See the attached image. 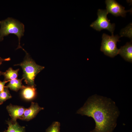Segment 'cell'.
Listing matches in <instances>:
<instances>
[{
  "mask_svg": "<svg viewBox=\"0 0 132 132\" xmlns=\"http://www.w3.org/2000/svg\"><path fill=\"white\" fill-rule=\"evenodd\" d=\"M77 113L94 120L95 126L90 132H113L120 111L111 99L95 94L89 98Z\"/></svg>",
  "mask_w": 132,
  "mask_h": 132,
  "instance_id": "1",
  "label": "cell"
},
{
  "mask_svg": "<svg viewBox=\"0 0 132 132\" xmlns=\"http://www.w3.org/2000/svg\"><path fill=\"white\" fill-rule=\"evenodd\" d=\"M26 55L23 61L15 66H19L23 70L22 78L24 80L25 83L28 86L35 87L34 79L37 75L43 70L44 67L38 65L30 58L29 55L24 49Z\"/></svg>",
  "mask_w": 132,
  "mask_h": 132,
  "instance_id": "2",
  "label": "cell"
},
{
  "mask_svg": "<svg viewBox=\"0 0 132 132\" xmlns=\"http://www.w3.org/2000/svg\"><path fill=\"white\" fill-rule=\"evenodd\" d=\"M0 42L4 38L10 34H13L18 37V45L17 49L22 48L20 45V41L24 32V26L19 21L11 17L0 21Z\"/></svg>",
  "mask_w": 132,
  "mask_h": 132,
  "instance_id": "3",
  "label": "cell"
},
{
  "mask_svg": "<svg viewBox=\"0 0 132 132\" xmlns=\"http://www.w3.org/2000/svg\"><path fill=\"white\" fill-rule=\"evenodd\" d=\"M120 36L117 35L112 34L110 36L103 33L102 36V40L100 50L105 55L113 57L119 54V49L117 46V43L120 41Z\"/></svg>",
  "mask_w": 132,
  "mask_h": 132,
  "instance_id": "4",
  "label": "cell"
},
{
  "mask_svg": "<svg viewBox=\"0 0 132 132\" xmlns=\"http://www.w3.org/2000/svg\"><path fill=\"white\" fill-rule=\"evenodd\" d=\"M106 10L99 9L98 10L97 19L92 22L90 26L97 31H100L103 29L109 31L113 34L115 29L114 23H111L107 17L108 14Z\"/></svg>",
  "mask_w": 132,
  "mask_h": 132,
  "instance_id": "5",
  "label": "cell"
},
{
  "mask_svg": "<svg viewBox=\"0 0 132 132\" xmlns=\"http://www.w3.org/2000/svg\"><path fill=\"white\" fill-rule=\"evenodd\" d=\"M106 10L108 13H110L116 16H125L127 12L132 11V9L129 10H125V8L114 0L105 1Z\"/></svg>",
  "mask_w": 132,
  "mask_h": 132,
  "instance_id": "6",
  "label": "cell"
},
{
  "mask_svg": "<svg viewBox=\"0 0 132 132\" xmlns=\"http://www.w3.org/2000/svg\"><path fill=\"white\" fill-rule=\"evenodd\" d=\"M6 109L11 118V121L15 122L18 119H21L25 109L22 106L13 105L10 104L7 106Z\"/></svg>",
  "mask_w": 132,
  "mask_h": 132,
  "instance_id": "7",
  "label": "cell"
},
{
  "mask_svg": "<svg viewBox=\"0 0 132 132\" xmlns=\"http://www.w3.org/2000/svg\"><path fill=\"white\" fill-rule=\"evenodd\" d=\"M44 109L40 107L37 103L32 102L30 107L25 109L21 120L29 121L34 118L40 111Z\"/></svg>",
  "mask_w": 132,
  "mask_h": 132,
  "instance_id": "8",
  "label": "cell"
},
{
  "mask_svg": "<svg viewBox=\"0 0 132 132\" xmlns=\"http://www.w3.org/2000/svg\"><path fill=\"white\" fill-rule=\"evenodd\" d=\"M124 60L128 62H132V44L131 41L127 42L119 49V54Z\"/></svg>",
  "mask_w": 132,
  "mask_h": 132,
  "instance_id": "9",
  "label": "cell"
},
{
  "mask_svg": "<svg viewBox=\"0 0 132 132\" xmlns=\"http://www.w3.org/2000/svg\"><path fill=\"white\" fill-rule=\"evenodd\" d=\"M36 89L35 87L28 86L22 89L21 94L22 97L28 100H32L36 97Z\"/></svg>",
  "mask_w": 132,
  "mask_h": 132,
  "instance_id": "10",
  "label": "cell"
},
{
  "mask_svg": "<svg viewBox=\"0 0 132 132\" xmlns=\"http://www.w3.org/2000/svg\"><path fill=\"white\" fill-rule=\"evenodd\" d=\"M6 123L8 125L7 129L4 132H25V127L20 126L17 121L13 122L9 120Z\"/></svg>",
  "mask_w": 132,
  "mask_h": 132,
  "instance_id": "11",
  "label": "cell"
},
{
  "mask_svg": "<svg viewBox=\"0 0 132 132\" xmlns=\"http://www.w3.org/2000/svg\"><path fill=\"white\" fill-rule=\"evenodd\" d=\"M23 79L17 78L11 80L9 83L5 86V87L9 88L11 90L17 92L20 89H22L25 86L22 83V81Z\"/></svg>",
  "mask_w": 132,
  "mask_h": 132,
  "instance_id": "12",
  "label": "cell"
},
{
  "mask_svg": "<svg viewBox=\"0 0 132 132\" xmlns=\"http://www.w3.org/2000/svg\"><path fill=\"white\" fill-rule=\"evenodd\" d=\"M19 70L18 69L16 70L10 67L5 72H3V75L4 77V80H9L16 79L18 77V72Z\"/></svg>",
  "mask_w": 132,
  "mask_h": 132,
  "instance_id": "13",
  "label": "cell"
},
{
  "mask_svg": "<svg viewBox=\"0 0 132 132\" xmlns=\"http://www.w3.org/2000/svg\"><path fill=\"white\" fill-rule=\"evenodd\" d=\"M12 97L8 88L5 87L3 91L0 92V105L2 104L4 101Z\"/></svg>",
  "mask_w": 132,
  "mask_h": 132,
  "instance_id": "14",
  "label": "cell"
},
{
  "mask_svg": "<svg viewBox=\"0 0 132 132\" xmlns=\"http://www.w3.org/2000/svg\"><path fill=\"white\" fill-rule=\"evenodd\" d=\"M120 37H127L132 39V23H131L124 28L122 29L120 33Z\"/></svg>",
  "mask_w": 132,
  "mask_h": 132,
  "instance_id": "15",
  "label": "cell"
},
{
  "mask_svg": "<svg viewBox=\"0 0 132 132\" xmlns=\"http://www.w3.org/2000/svg\"><path fill=\"white\" fill-rule=\"evenodd\" d=\"M60 124L58 121H54L46 129L45 132H60Z\"/></svg>",
  "mask_w": 132,
  "mask_h": 132,
  "instance_id": "16",
  "label": "cell"
},
{
  "mask_svg": "<svg viewBox=\"0 0 132 132\" xmlns=\"http://www.w3.org/2000/svg\"><path fill=\"white\" fill-rule=\"evenodd\" d=\"M10 81L4 80L3 81H2L0 80V92L2 91L5 87V84Z\"/></svg>",
  "mask_w": 132,
  "mask_h": 132,
  "instance_id": "17",
  "label": "cell"
},
{
  "mask_svg": "<svg viewBox=\"0 0 132 132\" xmlns=\"http://www.w3.org/2000/svg\"><path fill=\"white\" fill-rule=\"evenodd\" d=\"M11 59L10 58L3 59L0 57V65L2 64L3 62L9 61ZM3 72H2L0 70V76L3 75Z\"/></svg>",
  "mask_w": 132,
  "mask_h": 132,
  "instance_id": "18",
  "label": "cell"
}]
</instances>
